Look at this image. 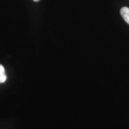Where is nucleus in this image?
Masks as SVG:
<instances>
[{
    "instance_id": "nucleus-2",
    "label": "nucleus",
    "mask_w": 129,
    "mask_h": 129,
    "mask_svg": "<svg viewBox=\"0 0 129 129\" xmlns=\"http://www.w3.org/2000/svg\"><path fill=\"white\" fill-rule=\"evenodd\" d=\"M7 80L4 68L2 64H0V83H4Z\"/></svg>"
},
{
    "instance_id": "nucleus-3",
    "label": "nucleus",
    "mask_w": 129,
    "mask_h": 129,
    "mask_svg": "<svg viewBox=\"0 0 129 129\" xmlns=\"http://www.w3.org/2000/svg\"><path fill=\"white\" fill-rule=\"evenodd\" d=\"M34 1H35V2H37V1H39L40 0H33Z\"/></svg>"
},
{
    "instance_id": "nucleus-1",
    "label": "nucleus",
    "mask_w": 129,
    "mask_h": 129,
    "mask_svg": "<svg viewBox=\"0 0 129 129\" xmlns=\"http://www.w3.org/2000/svg\"><path fill=\"white\" fill-rule=\"evenodd\" d=\"M120 14L125 22L129 25V8L127 7H122L120 10Z\"/></svg>"
}]
</instances>
